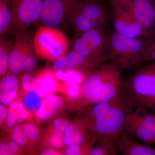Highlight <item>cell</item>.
<instances>
[{"label":"cell","instance_id":"obj_1","mask_svg":"<svg viewBox=\"0 0 155 155\" xmlns=\"http://www.w3.org/2000/svg\"><path fill=\"white\" fill-rule=\"evenodd\" d=\"M134 106L124 87L122 92L113 99L82 108L80 115L90 136L96 139L104 137L117 140L124 130L127 114Z\"/></svg>","mask_w":155,"mask_h":155},{"label":"cell","instance_id":"obj_2","mask_svg":"<svg viewBox=\"0 0 155 155\" xmlns=\"http://www.w3.org/2000/svg\"><path fill=\"white\" fill-rule=\"evenodd\" d=\"M124 89L120 69L105 63L92 71L82 85L81 94L74 110L110 101Z\"/></svg>","mask_w":155,"mask_h":155},{"label":"cell","instance_id":"obj_3","mask_svg":"<svg viewBox=\"0 0 155 155\" xmlns=\"http://www.w3.org/2000/svg\"><path fill=\"white\" fill-rule=\"evenodd\" d=\"M153 38H132L115 31L112 32L109 35L108 43L110 64L119 69L136 65L143 61L148 46Z\"/></svg>","mask_w":155,"mask_h":155},{"label":"cell","instance_id":"obj_4","mask_svg":"<svg viewBox=\"0 0 155 155\" xmlns=\"http://www.w3.org/2000/svg\"><path fill=\"white\" fill-rule=\"evenodd\" d=\"M124 87L135 106H144L155 114V62L138 68Z\"/></svg>","mask_w":155,"mask_h":155},{"label":"cell","instance_id":"obj_5","mask_svg":"<svg viewBox=\"0 0 155 155\" xmlns=\"http://www.w3.org/2000/svg\"><path fill=\"white\" fill-rule=\"evenodd\" d=\"M33 41L37 56L50 61H56L69 50V40L57 28L40 26L33 37Z\"/></svg>","mask_w":155,"mask_h":155},{"label":"cell","instance_id":"obj_6","mask_svg":"<svg viewBox=\"0 0 155 155\" xmlns=\"http://www.w3.org/2000/svg\"><path fill=\"white\" fill-rule=\"evenodd\" d=\"M143 106H137L127 114L124 130L145 144H155V114Z\"/></svg>","mask_w":155,"mask_h":155},{"label":"cell","instance_id":"obj_7","mask_svg":"<svg viewBox=\"0 0 155 155\" xmlns=\"http://www.w3.org/2000/svg\"><path fill=\"white\" fill-rule=\"evenodd\" d=\"M12 14V33L17 35L27 30L40 19L43 0H10Z\"/></svg>","mask_w":155,"mask_h":155},{"label":"cell","instance_id":"obj_8","mask_svg":"<svg viewBox=\"0 0 155 155\" xmlns=\"http://www.w3.org/2000/svg\"><path fill=\"white\" fill-rule=\"evenodd\" d=\"M109 35L105 27L93 29L76 36L72 45V50L91 58L102 57L108 54Z\"/></svg>","mask_w":155,"mask_h":155},{"label":"cell","instance_id":"obj_9","mask_svg":"<svg viewBox=\"0 0 155 155\" xmlns=\"http://www.w3.org/2000/svg\"><path fill=\"white\" fill-rule=\"evenodd\" d=\"M110 60V56L108 54L102 57L91 58L72 50L55 61L52 69L54 71L75 69L91 72L102 64L107 63Z\"/></svg>","mask_w":155,"mask_h":155},{"label":"cell","instance_id":"obj_10","mask_svg":"<svg viewBox=\"0 0 155 155\" xmlns=\"http://www.w3.org/2000/svg\"><path fill=\"white\" fill-rule=\"evenodd\" d=\"M78 0H43L40 19L44 26L57 28L70 18Z\"/></svg>","mask_w":155,"mask_h":155},{"label":"cell","instance_id":"obj_11","mask_svg":"<svg viewBox=\"0 0 155 155\" xmlns=\"http://www.w3.org/2000/svg\"><path fill=\"white\" fill-rule=\"evenodd\" d=\"M127 11L150 36H155V11L148 0H122L119 6Z\"/></svg>","mask_w":155,"mask_h":155},{"label":"cell","instance_id":"obj_12","mask_svg":"<svg viewBox=\"0 0 155 155\" xmlns=\"http://www.w3.org/2000/svg\"><path fill=\"white\" fill-rule=\"evenodd\" d=\"M111 19L115 32L136 38L152 39L133 17L120 6L114 7Z\"/></svg>","mask_w":155,"mask_h":155},{"label":"cell","instance_id":"obj_13","mask_svg":"<svg viewBox=\"0 0 155 155\" xmlns=\"http://www.w3.org/2000/svg\"><path fill=\"white\" fill-rule=\"evenodd\" d=\"M118 150L124 155H155V148L140 143L123 130L116 140Z\"/></svg>","mask_w":155,"mask_h":155},{"label":"cell","instance_id":"obj_14","mask_svg":"<svg viewBox=\"0 0 155 155\" xmlns=\"http://www.w3.org/2000/svg\"><path fill=\"white\" fill-rule=\"evenodd\" d=\"M74 9L88 19L105 26L107 22L109 12L101 0H78Z\"/></svg>","mask_w":155,"mask_h":155},{"label":"cell","instance_id":"obj_15","mask_svg":"<svg viewBox=\"0 0 155 155\" xmlns=\"http://www.w3.org/2000/svg\"><path fill=\"white\" fill-rule=\"evenodd\" d=\"M28 31L25 30L16 35L9 59V72L18 75L23 72V55L24 46Z\"/></svg>","mask_w":155,"mask_h":155},{"label":"cell","instance_id":"obj_16","mask_svg":"<svg viewBox=\"0 0 155 155\" xmlns=\"http://www.w3.org/2000/svg\"><path fill=\"white\" fill-rule=\"evenodd\" d=\"M59 81L52 69L44 70L35 77L33 92L44 97L58 90Z\"/></svg>","mask_w":155,"mask_h":155},{"label":"cell","instance_id":"obj_17","mask_svg":"<svg viewBox=\"0 0 155 155\" xmlns=\"http://www.w3.org/2000/svg\"><path fill=\"white\" fill-rule=\"evenodd\" d=\"M87 137L86 125L80 115L69 123L64 134V145L67 147L79 144Z\"/></svg>","mask_w":155,"mask_h":155},{"label":"cell","instance_id":"obj_18","mask_svg":"<svg viewBox=\"0 0 155 155\" xmlns=\"http://www.w3.org/2000/svg\"><path fill=\"white\" fill-rule=\"evenodd\" d=\"M62 97L50 94L44 97L36 112L38 119L41 121L47 120L57 114L64 104Z\"/></svg>","mask_w":155,"mask_h":155},{"label":"cell","instance_id":"obj_19","mask_svg":"<svg viewBox=\"0 0 155 155\" xmlns=\"http://www.w3.org/2000/svg\"><path fill=\"white\" fill-rule=\"evenodd\" d=\"M18 88V81L16 75L10 72L2 78L0 91V100L2 104L10 106L16 98Z\"/></svg>","mask_w":155,"mask_h":155},{"label":"cell","instance_id":"obj_20","mask_svg":"<svg viewBox=\"0 0 155 155\" xmlns=\"http://www.w3.org/2000/svg\"><path fill=\"white\" fill-rule=\"evenodd\" d=\"M69 21L77 36L90 31L105 26L99 22L88 19L74 8L71 13Z\"/></svg>","mask_w":155,"mask_h":155},{"label":"cell","instance_id":"obj_21","mask_svg":"<svg viewBox=\"0 0 155 155\" xmlns=\"http://www.w3.org/2000/svg\"><path fill=\"white\" fill-rule=\"evenodd\" d=\"M29 115V111L25 108L23 102H13L8 110L6 125L9 127H14L28 118Z\"/></svg>","mask_w":155,"mask_h":155},{"label":"cell","instance_id":"obj_22","mask_svg":"<svg viewBox=\"0 0 155 155\" xmlns=\"http://www.w3.org/2000/svg\"><path fill=\"white\" fill-rule=\"evenodd\" d=\"M12 14L10 0H0V37L12 33Z\"/></svg>","mask_w":155,"mask_h":155},{"label":"cell","instance_id":"obj_23","mask_svg":"<svg viewBox=\"0 0 155 155\" xmlns=\"http://www.w3.org/2000/svg\"><path fill=\"white\" fill-rule=\"evenodd\" d=\"M118 150L116 140L100 137L96 140L90 155H116Z\"/></svg>","mask_w":155,"mask_h":155},{"label":"cell","instance_id":"obj_24","mask_svg":"<svg viewBox=\"0 0 155 155\" xmlns=\"http://www.w3.org/2000/svg\"><path fill=\"white\" fill-rule=\"evenodd\" d=\"M33 38L28 31L24 46L23 55V72H29L36 66V53L34 47Z\"/></svg>","mask_w":155,"mask_h":155},{"label":"cell","instance_id":"obj_25","mask_svg":"<svg viewBox=\"0 0 155 155\" xmlns=\"http://www.w3.org/2000/svg\"><path fill=\"white\" fill-rule=\"evenodd\" d=\"M54 71L56 77L61 81L74 82L82 85L91 73L75 69H67Z\"/></svg>","mask_w":155,"mask_h":155},{"label":"cell","instance_id":"obj_26","mask_svg":"<svg viewBox=\"0 0 155 155\" xmlns=\"http://www.w3.org/2000/svg\"><path fill=\"white\" fill-rule=\"evenodd\" d=\"M12 42L7 37L0 39V75L3 78L10 71L9 59L12 48Z\"/></svg>","mask_w":155,"mask_h":155},{"label":"cell","instance_id":"obj_27","mask_svg":"<svg viewBox=\"0 0 155 155\" xmlns=\"http://www.w3.org/2000/svg\"><path fill=\"white\" fill-rule=\"evenodd\" d=\"M11 138L19 146H25L29 142L22 125L14 126L11 132Z\"/></svg>","mask_w":155,"mask_h":155},{"label":"cell","instance_id":"obj_28","mask_svg":"<svg viewBox=\"0 0 155 155\" xmlns=\"http://www.w3.org/2000/svg\"><path fill=\"white\" fill-rule=\"evenodd\" d=\"M41 97L34 92H26L23 98V104L25 107L31 110H38L41 100Z\"/></svg>","mask_w":155,"mask_h":155},{"label":"cell","instance_id":"obj_29","mask_svg":"<svg viewBox=\"0 0 155 155\" xmlns=\"http://www.w3.org/2000/svg\"><path fill=\"white\" fill-rule=\"evenodd\" d=\"M64 133L50 129L48 142L52 148H60L64 145Z\"/></svg>","mask_w":155,"mask_h":155},{"label":"cell","instance_id":"obj_30","mask_svg":"<svg viewBox=\"0 0 155 155\" xmlns=\"http://www.w3.org/2000/svg\"><path fill=\"white\" fill-rule=\"evenodd\" d=\"M28 141L34 143L38 140L39 131L38 128L32 123H25L22 125Z\"/></svg>","mask_w":155,"mask_h":155},{"label":"cell","instance_id":"obj_31","mask_svg":"<svg viewBox=\"0 0 155 155\" xmlns=\"http://www.w3.org/2000/svg\"><path fill=\"white\" fill-rule=\"evenodd\" d=\"M35 77L30 73L23 74L21 77V85L22 89L26 92H33Z\"/></svg>","mask_w":155,"mask_h":155},{"label":"cell","instance_id":"obj_32","mask_svg":"<svg viewBox=\"0 0 155 155\" xmlns=\"http://www.w3.org/2000/svg\"><path fill=\"white\" fill-rule=\"evenodd\" d=\"M69 121L64 118H59L53 122L51 129L57 130L62 133H65L69 124Z\"/></svg>","mask_w":155,"mask_h":155},{"label":"cell","instance_id":"obj_33","mask_svg":"<svg viewBox=\"0 0 155 155\" xmlns=\"http://www.w3.org/2000/svg\"><path fill=\"white\" fill-rule=\"evenodd\" d=\"M143 61H155V36L148 46Z\"/></svg>","mask_w":155,"mask_h":155},{"label":"cell","instance_id":"obj_34","mask_svg":"<svg viewBox=\"0 0 155 155\" xmlns=\"http://www.w3.org/2000/svg\"><path fill=\"white\" fill-rule=\"evenodd\" d=\"M8 115V110L6 109L5 106L3 104L0 105V123L2 126L5 120L7 119Z\"/></svg>","mask_w":155,"mask_h":155},{"label":"cell","instance_id":"obj_35","mask_svg":"<svg viewBox=\"0 0 155 155\" xmlns=\"http://www.w3.org/2000/svg\"><path fill=\"white\" fill-rule=\"evenodd\" d=\"M8 144V145L11 155L17 154V153L19 152L20 149H19V145L17 144L13 140L11 141H9Z\"/></svg>","mask_w":155,"mask_h":155},{"label":"cell","instance_id":"obj_36","mask_svg":"<svg viewBox=\"0 0 155 155\" xmlns=\"http://www.w3.org/2000/svg\"><path fill=\"white\" fill-rule=\"evenodd\" d=\"M0 155H11L8 143L5 142H1L0 143Z\"/></svg>","mask_w":155,"mask_h":155},{"label":"cell","instance_id":"obj_37","mask_svg":"<svg viewBox=\"0 0 155 155\" xmlns=\"http://www.w3.org/2000/svg\"><path fill=\"white\" fill-rule=\"evenodd\" d=\"M61 153L56 149V148H49L45 150L41 153V155H61Z\"/></svg>","mask_w":155,"mask_h":155},{"label":"cell","instance_id":"obj_38","mask_svg":"<svg viewBox=\"0 0 155 155\" xmlns=\"http://www.w3.org/2000/svg\"><path fill=\"white\" fill-rule=\"evenodd\" d=\"M107 1L114 7L119 6V4L122 0H107Z\"/></svg>","mask_w":155,"mask_h":155},{"label":"cell","instance_id":"obj_39","mask_svg":"<svg viewBox=\"0 0 155 155\" xmlns=\"http://www.w3.org/2000/svg\"><path fill=\"white\" fill-rule=\"evenodd\" d=\"M148 1L152 3L153 5V4H154V3L155 2V0H148Z\"/></svg>","mask_w":155,"mask_h":155},{"label":"cell","instance_id":"obj_40","mask_svg":"<svg viewBox=\"0 0 155 155\" xmlns=\"http://www.w3.org/2000/svg\"><path fill=\"white\" fill-rule=\"evenodd\" d=\"M154 8L155 11V2L154 4H153Z\"/></svg>","mask_w":155,"mask_h":155}]
</instances>
